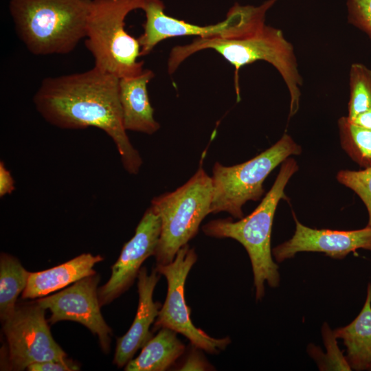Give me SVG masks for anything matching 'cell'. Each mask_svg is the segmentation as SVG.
Listing matches in <instances>:
<instances>
[{
	"instance_id": "6da1fadb",
	"label": "cell",
	"mask_w": 371,
	"mask_h": 371,
	"mask_svg": "<svg viewBox=\"0 0 371 371\" xmlns=\"http://www.w3.org/2000/svg\"><path fill=\"white\" fill-rule=\"evenodd\" d=\"M120 78L96 67L86 71L43 79L33 97L36 111L63 129L95 127L114 142L124 170L137 175L142 165L123 124Z\"/></svg>"
},
{
	"instance_id": "7a4b0ae2",
	"label": "cell",
	"mask_w": 371,
	"mask_h": 371,
	"mask_svg": "<svg viewBox=\"0 0 371 371\" xmlns=\"http://www.w3.org/2000/svg\"><path fill=\"white\" fill-rule=\"evenodd\" d=\"M213 49L238 71L245 65L262 60L271 64L279 73L290 97L289 117L297 113L301 98L302 77L300 73L294 48L282 31L267 25L238 37H197L192 43L171 49L168 59V72H175L180 65L194 54Z\"/></svg>"
},
{
	"instance_id": "3957f363",
	"label": "cell",
	"mask_w": 371,
	"mask_h": 371,
	"mask_svg": "<svg viewBox=\"0 0 371 371\" xmlns=\"http://www.w3.org/2000/svg\"><path fill=\"white\" fill-rule=\"evenodd\" d=\"M297 170L296 161L287 158L282 163L271 188L250 214L234 222L230 218L213 220L202 227L208 236L230 238L245 247L252 267L256 300L264 297L265 282L271 287L280 283L278 266L272 257L271 229L278 204L286 199L285 187Z\"/></svg>"
},
{
	"instance_id": "277c9868",
	"label": "cell",
	"mask_w": 371,
	"mask_h": 371,
	"mask_svg": "<svg viewBox=\"0 0 371 371\" xmlns=\"http://www.w3.org/2000/svg\"><path fill=\"white\" fill-rule=\"evenodd\" d=\"M92 0H10L16 34L33 54H65L86 36Z\"/></svg>"
},
{
	"instance_id": "5b68a950",
	"label": "cell",
	"mask_w": 371,
	"mask_h": 371,
	"mask_svg": "<svg viewBox=\"0 0 371 371\" xmlns=\"http://www.w3.org/2000/svg\"><path fill=\"white\" fill-rule=\"evenodd\" d=\"M142 5L143 0H92L85 44L95 67L119 78L143 71L139 43L125 29L128 14Z\"/></svg>"
},
{
	"instance_id": "8992f818",
	"label": "cell",
	"mask_w": 371,
	"mask_h": 371,
	"mask_svg": "<svg viewBox=\"0 0 371 371\" xmlns=\"http://www.w3.org/2000/svg\"><path fill=\"white\" fill-rule=\"evenodd\" d=\"M212 199V178L201 165L185 184L152 199L150 206L161 221L154 255L157 265L172 262L178 251L197 234L202 221L210 214Z\"/></svg>"
},
{
	"instance_id": "52a82bcc",
	"label": "cell",
	"mask_w": 371,
	"mask_h": 371,
	"mask_svg": "<svg viewBox=\"0 0 371 371\" xmlns=\"http://www.w3.org/2000/svg\"><path fill=\"white\" fill-rule=\"evenodd\" d=\"M302 148L284 134L272 146L252 159L232 166L215 163L212 169L210 214L226 212L235 218L243 217V206L258 201L264 193L263 183L271 172Z\"/></svg>"
},
{
	"instance_id": "ba28073f",
	"label": "cell",
	"mask_w": 371,
	"mask_h": 371,
	"mask_svg": "<svg viewBox=\"0 0 371 371\" xmlns=\"http://www.w3.org/2000/svg\"><path fill=\"white\" fill-rule=\"evenodd\" d=\"M276 1L267 0L258 6L236 3L221 22L199 25L167 15L161 0H143L141 10L144 12L146 19L142 25L144 32L137 38L140 55H148L160 42L172 37L234 38L242 36L265 24L267 12Z\"/></svg>"
},
{
	"instance_id": "9c48e42d",
	"label": "cell",
	"mask_w": 371,
	"mask_h": 371,
	"mask_svg": "<svg viewBox=\"0 0 371 371\" xmlns=\"http://www.w3.org/2000/svg\"><path fill=\"white\" fill-rule=\"evenodd\" d=\"M196 260L197 255L194 249L190 248L187 244L178 251L172 262L157 264L155 269L166 278L168 290L166 300L159 310L153 329H171L185 336L196 348L209 353H218L230 343L229 337L214 338L196 328L192 322L190 308L186 302V280Z\"/></svg>"
},
{
	"instance_id": "30bf717a",
	"label": "cell",
	"mask_w": 371,
	"mask_h": 371,
	"mask_svg": "<svg viewBox=\"0 0 371 371\" xmlns=\"http://www.w3.org/2000/svg\"><path fill=\"white\" fill-rule=\"evenodd\" d=\"M45 313L36 302L16 306L2 322L10 370H23L33 363L67 359L52 335Z\"/></svg>"
},
{
	"instance_id": "8fae6325",
	"label": "cell",
	"mask_w": 371,
	"mask_h": 371,
	"mask_svg": "<svg viewBox=\"0 0 371 371\" xmlns=\"http://www.w3.org/2000/svg\"><path fill=\"white\" fill-rule=\"evenodd\" d=\"M99 282L100 276L95 273L55 294L40 297L36 302L45 310L50 311L48 322L51 324L63 320L82 324L98 337L102 351L108 353L112 330L100 311L98 289Z\"/></svg>"
},
{
	"instance_id": "7c38bea8",
	"label": "cell",
	"mask_w": 371,
	"mask_h": 371,
	"mask_svg": "<svg viewBox=\"0 0 371 371\" xmlns=\"http://www.w3.org/2000/svg\"><path fill=\"white\" fill-rule=\"evenodd\" d=\"M161 233L159 215L150 206L138 223L134 236L126 242L111 267L109 280L98 289L101 306L109 304L133 284L144 261L154 256Z\"/></svg>"
},
{
	"instance_id": "4fadbf2b",
	"label": "cell",
	"mask_w": 371,
	"mask_h": 371,
	"mask_svg": "<svg viewBox=\"0 0 371 371\" xmlns=\"http://www.w3.org/2000/svg\"><path fill=\"white\" fill-rule=\"evenodd\" d=\"M295 231L287 241L272 249L278 262L292 258L299 252L324 253L335 258L342 259L359 249L371 251V227L356 230L341 231L313 229L302 224L293 214Z\"/></svg>"
},
{
	"instance_id": "5bb4252c",
	"label": "cell",
	"mask_w": 371,
	"mask_h": 371,
	"mask_svg": "<svg viewBox=\"0 0 371 371\" xmlns=\"http://www.w3.org/2000/svg\"><path fill=\"white\" fill-rule=\"evenodd\" d=\"M160 273L155 269L150 274L142 267L137 276L139 303L133 322L127 333L117 339L113 363L122 368L133 359L135 352L152 337L150 327L157 319L161 304L153 301V292Z\"/></svg>"
},
{
	"instance_id": "9a60e30c",
	"label": "cell",
	"mask_w": 371,
	"mask_h": 371,
	"mask_svg": "<svg viewBox=\"0 0 371 371\" xmlns=\"http://www.w3.org/2000/svg\"><path fill=\"white\" fill-rule=\"evenodd\" d=\"M154 76L152 70L144 69L135 76L120 78V100L126 131L153 135L159 129L148 93V85Z\"/></svg>"
},
{
	"instance_id": "2e32d148",
	"label": "cell",
	"mask_w": 371,
	"mask_h": 371,
	"mask_svg": "<svg viewBox=\"0 0 371 371\" xmlns=\"http://www.w3.org/2000/svg\"><path fill=\"white\" fill-rule=\"evenodd\" d=\"M103 259L100 255L84 253L54 267L30 272L27 286L22 293V298H40L85 277L94 275L97 273L93 269V266Z\"/></svg>"
},
{
	"instance_id": "e0dca14e",
	"label": "cell",
	"mask_w": 371,
	"mask_h": 371,
	"mask_svg": "<svg viewBox=\"0 0 371 371\" xmlns=\"http://www.w3.org/2000/svg\"><path fill=\"white\" fill-rule=\"evenodd\" d=\"M346 347L347 361L356 370L368 369L371 365V283L367 289L364 305L357 317L348 325L334 331Z\"/></svg>"
},
{
	"instance_id": "ac0fdd59",
	"label": "cell",
	"mask_w": 371,
	"mask_h": 371,
	"mask_svg": "<svg viewBox=\"0 0 371 371\" xmlns=\"http://www.w3.org/2000/svg\"><path fill=\"white\" fill-rule=\"evenodd\" d=\"M177 332L161 328L142 347L139 355L125 366L126 371H164L170 368L185 351L184 344Z\"/></svg>"
},
{
	"instance_id": "d6986e66",
	"label": "cell",
	"mask_w": 371,
	"mask_h": 371,
	"mask_svg": "<svg viewBox=\"0 0 371 371\" xmlns=\"http://www.w3.org/2000/svg\"><path fill=\"white\" fill-rule=\"evenodd\" d=\"M30 272L19 260L6 253L0 256V318L1 322L14 311L17 297L25 289Z\"/></svg>"
},
{
	"instance_id": "ffe728a7",
	"label": "cell",
	"mask_w": 371,
	"mask_h": 371,
	"mask_svg": "<svg viewBox=\"0 0 371 371\" xmlns=\"http://www.w3.org/2000/svg\"><path fill=\"white\" fill-rule=\"evenodd\" d=\"M340 143L348 156L361 168L371 167V129L355 124L347 116L338 120Z\"/></svg>"
},
{
	"instance_id": "44dd1931",
	"label": "cell",
	"mask_w": 371,
	"mask_h": 371,
	"mask_svg": "<svg viewBox=\"0 0 371 371\" xmlns=\"http://www.w3.org/2000/svg\"><path fill=\"white\" fill-rule=\"evenodd\" d=\"M350 98L348 118L355 119L371 108V69L355 63L349 71Z\"/></svg>"
},
{
	"instance_id": "7402d4cb",
	"label": "cell",
	"mask_w": 371,
	"mask_h": 371,
	"mask_svg": "<svg viewBox=\"0 0 371 371\" xmlns=\"http://www.w3.org/2000/svg\"><path fill=\"white\" fill-rule=\"evenodd\" d=\"M337 179L362 200L368 212V226L371 227V167L357 171L341 170L337 173Z\"/></svg>"
},
{
	"instance_id": "603a6c76",
	"label": "cell",
	"mask_w": 371,
	"mask_h": 371,
	"mask_svg": "<svg viewBox=\"0 0 371 371\" xmlns=\"http://www.w3.org/2000/svg\"><path fill=\"white\" fill-rule=\"evenodd\" d=\"M322 333L327 353L319 368H324V370H350L352 368L346 357L343 356L338 348L336 342L337 337L334 331H331L328 325L325 324L323 326Z\"/></svg>"
},
{
	"instance_id": "cb8c5ba5",
	"label": "cell",
	"mask_w": 371,
	"mask_h": 371,
	"mask_svg": "<svg viewBox=\"0 0 371 371\" xmlns=\"http://www.w3.org/2000/svg\"><path fill=\"white\" fill-rule=\"evenodd\" d=\"M348 20L371 40V0H348Z\"/></svg>"
},
{
	"instance_id": "d4e9b609",
	"label": "cell",
	"mask_w": 371,
	"mask_h": 371,
	"mask_svg": "<svg viewBox=\"0 0 371 371\" xmlns=\"http://www.w3.org/2000/svg\"><path fill=\"white\" fill-rule=\"evenodd\" d=\"M30 371H76L80 367L69 359L48 361L30 365L26 369Z\"/></svg>"
},
{
	"instance_id": "484cf974",
	"label": "cell",
	"mask_w": 371,
	"mask_h": 371,
	"mask_svg": "<svg viewBox=\"0 0 371 371\" xmlns=\"http://www.w3.org/2000/svg\"><path fill=\"white\" fill-rule=\"evenodd\" d=\"M15 190V182L3 161H0V197L10 194Z\"/></svg>"
},
{
	"instance_id": "4316f807",
	"label": "cell",
	"mask_w": 371,
	"mask_h": 371,
	"mask_svg": "<svg viewBox=\"0 0 371 371\" xmlns=\"http://www.w3.org/2000/svg\"><path fill=\"white\" fill-rule=\"evenodd\" d=\"M210 366L196 350L192 351L182 364L180 370H206Z\"/></svg>"
},
{
	"instance_id": "83f0119b",
	"label": "cell",
	"mask_w": 371,
	"mask_h": 371,
	"mask_svg": "<svg viewBox=\"0 0 371 371\" xmlns=\"http://www.w3.org/2000/svg\"><path fill=\"white\" fill-rule=\"evenodd\" d=\"M350 121L356 124L371 129V108Z\"/></svg>"
},
{
	"instance_id": "f1b7e54d",
	"label": "cell",
	"mask_w": 371,
	"mask_h": 371,
	"mask_svg": "<svg viewBox=\"0 0 371 371\" xmlns=\"http://www.w3.org/2000/svg\"><path fill=\"white\" fill-rule=\"evenodd\" d=\"M368 369L371 370V365L370 366V367L368 368Z\"/></svg>"
}]
</instances>
